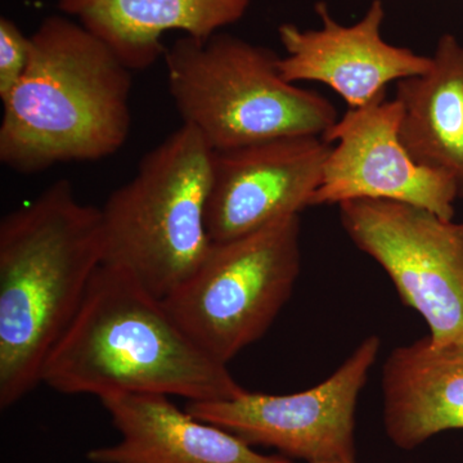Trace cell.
Returning a JSON list of instances; mask_svg holds the SVG:
<instances>
[{
	"label": "cell",
	"mask_w": 463,
	"mask_h": 463,
	"mask_svg": "<svg viewBox=\"0 0 463 463\" xmlns=\"http://www.w3.org/2000/svg\"><path fill=\"white\" fill-rule=\"evenodd\" d=\"M381 347L377 335L319 385L288 395L246 390L225 401L188 402L185 411L249 446L274 448L307 463H356L355 411Z\"/></svg>",
	"instance_id": "ba28073f"
},
{
	"label": "cell",
	"mask_w": 463,
	"mask_h": 463,
	"mask_svg": "<svg viewBox=\"0 0 463 463\" xmlns=\"http://www.w3.org/2000/svg\"><path fill=\"white\" fill-rule=\"evenodd\" d=\"M214 151L182 125L143 156L132 179L99 207L103 264L165 298L203 263L213 245L206 210Z\"/></svg>",
	"instance_id": "5b68a950"
},
{
	"label": "cell",
	"mask_w": 463,
	"mask_h": 463,
	"mask_svg": "<svg viewBox=\"0 0 463 463\" xmlns=\"http://www.w3.org/2000/svg\"><path fill=\"white\" fill-rule=\"evenodd\" d=\"M99 207L54 182L0 222V408L42 383L51 350L103 264Z\"/></svg>",
	"instance_id": "7a4b0ae2"
},
{
	"label": "cell",
	"mask_w": 463,
	"mask_h": 463,
	"mask_svg": "<svg viewBox=\"0 0 463 463\" xmlns=\"http://www.w3.org/2000/svg\"><path fill=\"white\" fill-rule=\"evenodd\" d=\"M339 207L349 239L425 319L431 343H463V223L397 201L350 200Z\"/></svg>",
	"instance_id": "52a82bcc"
},
{
	"label": "cell",
	"mask_w": 463,
	"mask_h": 463,
	"mask_svg": "<svg viewBox=\"0 0 463 463\" xmlns=\"http://www.w3.org/2000/svg\"><path fill=\"white\" fill-rule=\"evenodd\" d=\"M383 392L386 435L401 449L463 429V343L438 346L426 336L395 347L383 364Z\"/></svg>",
	"instance_id": "4fadbf2b"
},
{
	"label": "cell",
	"mask_w": 463,
	"mask_h": 463,
	"mask_svg": "<svg viewBox=\"0 0 463 463\" xmlns=\"http://www.w3.org/2000/svg\"><path fill=\"white\" fill-rule=\"evenodd\" d=\"M300 218L213 242L203 263L164 306L210 356L228 364L267 334L300 274Z\"/></svg>",
	"instance_id": "8992f818"
},
{
	"label": "cell",
	"mask_w": 463,
	"mask_h": 463,
	"mask_svg": "<svg viewBox=\"0 0 463 463\" xmlns=\"http://www.w3.org/2000/svg\"><path fill=\"white\" fill-rule=\"evenodd\" d=\"M121 438L87 453L91 463H292L267 456L232 434L179 410L163 394L99 399Z\"/></svg>",
	"instance_id": "7c38bea8"
},
{
	"label": "cell",
	"mask_w": 463,
	"mask_h": 463,
	"mask_svg": "<svg viewBox=\"0 0 463 463\" xmlns=\"http://www.w3.org/2000/svg\"><path fill=\"white\" fill-rule=\"evenodd\" d=\"M250 0H58L132 71L154 65L165 54L164 33L183 32L207 39L245 16Z\"/></svg>",
	"instance_id": "5bb4252c"
},
{
	"label": "cell",
	"mask_w": 463,
	"mask_h": 463,
	"mask_svg": "<svg viewBox=\"0 0 463 463\" xmlns=\"http://www.w3.org/2000/svg\"><path fill=\"white\" fill-rule=\"evenodd\" d=\"M402 105L385 94L350 109L322 137L337 142L323 170L312 206L350 200H389L422 207L453 221L458 187L453 176L420 165L399 137Z\"/></svg>",
	"instance_id": "9c48e42d"
},
{
	"label": "cell",
	"mask_w": 463,
	"mask_h": 463,
	"mask_svg": "<svg viewBox=\"0 0 463 463\" xmlns=\"http://www.w3.org/2000/svg\"><path fill=\"white\" fill-rule=\"evenodd\" d=\"M164 56L183 125L194 128L213 151L323 137L339 120L330 100L282 78L281 57L237 36L184 35Z\"/></svg>",
	"instance_id": "277c9868"
},
{
	"label": "cell",
	"mask_w": 463,
	"mask_h": 463,
	"mask_svg": "<svg viewBox=\"0 0 463 463\" xmlns=\"http://www.w3.org/2000/svg\"><path fill=\"white\" fill-rule=\"evenodd\" d=\"M317 9L322 20L319 30L279 27V41L288 56L279 58V69L288 83L318 81L340 94L350 109H358L385 94L392 81L430 69L432 57L383 41L385 11L380 0H374L364 17L352 26L337 24L326 5Z\"/></svg>",
	"instance_id": "8fae6325"
},
{
	"label": "cell",
	"mask_w": 463,
	"mask_h": 463,
	"mask_svg": "<svg viewBox=\"0 0 463 463\" xmlns=\"http://www.w3.org/2000/svg\"><path fill=\"white\" fill-rule=\"evenodd\" d=\"M399 137L420 165L449 174L463 199V47L444 35L425 74L397 81Z\"/></svg>",
	"instance_id": "9a60e30c"
},
{
	"label": "cell",
	"mask_w": 463,
	"mask_h": 463,
	"mask_svg": "<svg viewBox=\"0 0 463 463\" xmlns=\"http://www.w3.org/2000/svg\"><path fill=\"white\" fill-rule=\"evenodd\" d=\"M133 71L80 23L44 18L3 102L0 161L20 174L116 154L132 129Z\"/></svg>",
	"instance_id": "3957f363"
},
{
	"label": "cell",
	"mask_w": 463,
	"mask_h": 463,
	"mask_svg": "<svg viewBox=\"0 0 463 463\" xmlns=\"http://www.w3.org/2000/svg\"><path fill=\"white\" fill-rule=\"evenodd\" d=\"M42 383L61 394H163L225 401L246 392L228 364L203 352L163 300L102 264L80 307L45 359Z\"/></svg>",
	"instance_id": "6da1fadb"
},
{
	"label": "cell",
	"mask_w": 463,
	"mask_h": 463,
	"mask_svg": "<svg viewBox=\"0 0 463 463\" xmlns=\"http://www.w3.org/2000/svg\"><path fill=\"white\" fill-rule=\"evenodd\" d=\"M32 56V36H26L16 23L0 18V99L20 83Z\"/></svg>",
	"instance_id": "2e32d148"
},
{
	"label": "cell",
	"mask_w": 463,
	"mask_h": 463,
	"mask_svg": "<svg viewBox=\"0 0 463 463\" xmlns=\"http://www.w3.org/2000/svg\"><path fill=\"white\" fill-rule=\"evenodd\" d=\"M332 146L322 137L214 151L206 225L213 242L246 236L312 206Z\"/></svg>",
	"instance_id": "30bf717a"
}]
</instances>
